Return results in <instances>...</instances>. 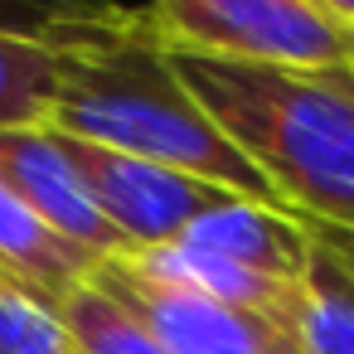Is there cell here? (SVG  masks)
I'll use <instances>...</instances> for the list:
<instances>
[{
  "mask_svg": "<svg viewBox=\"0 0 354 354\" xmlns=\"http://www.w3.org/2000/svg\"><path fill=\"white\" fill-rule=\"evenodd\" d=\"M44 127L146 165L194 175L248 204L281 209L267 175L214 127L199 97L180 83L170 54L131 35L122 25V10L112 6H97L93 25H83L59 49V88Z\"/></svg>",
  "mask_w": 354,
  "mask_h": 354,
  "instance_id": "1",
  "label": "cell"
},
{
  "mask_svg": "<svg viewBox=\"0 0 354 354\" xmlns=\"http://www.w3.org/2000/svg\"><path fill=\"white\" fill-rule=\"evenodd\" d=\"M170 64L286 214L354 233V68L301 73L199 54H170Z\"/></svg>",
  "mask_w": 354,
  "mask_h": 354,
  "instance_id": "2",
  "label": "cell"
},
{
  "mask_svg": "<svg viewBox=\"0 0 354 354\" xmlns=\"http://www.w3.org/2000/svg\"><path fill=\"white\" fill-rule=\"evenodd\" d=\"M122 25L165 54L252 68H354L349 0H160L122 10Z\"/></svg>",
  "mask_w": 354,
  "mask_h": 354,
  "instance_id": "3",
  "label": "cell"
},
{
  "mask_svg": "<svg viewBox=\"0 0 354 354\" xmlns=\"http://www.w3.org/2000/svg\"><path fill=\"white\" fill-rule=\"evenodd\" d=\"M93 286L112 296L127 315H136L170 354H301L296 335L281 320L170 286L122 252L97 262Z\"/></svg>",
  "mask_w": 354,
  "mask_h": 354,
  "instance_id": "4",
  "label": "cell"
},
{
  "mask_svg": "<svg viewBox=\"0 0 354 354\" xmlns=\"http://www.w3.org/2000/svg\"><path fill=\"white\" fill-rule=\"evenodd\" d=\"M64 151L68 160L83 170L97 209L107 214V223L136 248H170L185 238L189 223H199L204 214H214L218 204L238 199L218 185H204L194 175H180V170H165V165H146V160H131V156H117V151H102V146H88V141H73L64 136Z\"/></svg>",
  "mask_w": 354,
  "mask_h": 354,
  "instance_id": "5",
  "label": "cell"
},
{
  "mask_svg": "<svg viewBox=\"0 0 354 354\" xmlns=\"http://www.w3.org/2000/svg\"><path fill=\"white\" fill-rule=\"evenodd\" d=\"M0 180H6L59 238H68L88 257L102 262V257L131 252V243L97 209V199H93L83 170L68 160L59 131H49V127L0 131Z\"/></svg>",
  "mask_w": 354,
  "mask_h": 354,
  "instance_id": "6",
  "label": "cell"
},
{
  "mask_svg": "<svg viewBox=\"0 0 354 354\" xmlns=\"http://www.w3.org/2000/svg\"><path fill=\"white\" fill-rule=\"evenodd\" d=\"M93 6H15L0 0V131L44 127L59 88V49Z\"/></svg>",
  "mask_w": 354,
  "mask_h": 354,
  "instance_id": "7",
  "label": "cell"
},
{
  "mask_svg": "<svg viewBox=\"0 0 354 354\" xmlns=\"http://www.w3.org/2000/svg\"><path fill=\"white\" fill-rule=\"evenodd\" d=\"M97 257L59 238L6 180H0V291H15L59 315V306L88 286Z\"/></svg>",
  "mask_w": 354,
  "mask_h": 354,
  "instance_id": "8",
  "label": "cell"
},
{
  "mask_svg": "<svg viewBox=\"0 0 354 354\" xmlns=\"http://www.w3.org/2000/svg\"><path fill=\"white\" fill-rule=\"evenodd\" d=\"M180 243L199 248V252H214L223 262L252 267L262 277H281V281H301V272L310 262V228L296 214L248 204V199L218 204L214 214L189 223Z\"/></svg>",
  "mask_w": 354,
  "mask_h": 354,
  "instance_id": "9",
  "label": "cell"
},
{
  "mask_svg": "<svg viewBox=\"0 0 354 354\" xmlns=\"http://www.w3.org/2000/svg\"><path fill=\"white\" fill-rule=\"evenodd\" d=\"M127 262H136L141 272L170 281V286H185L194 296H209V301H223V306H243V310H257L267 320H281L291 330L296 320V296H301V281H281V277H262L252 267H238V262H223L214 252H199V248H185V243H170V248H136V252H122ZM296 335V330H291Z\"/></svg>",
  "mask_w": 354,
  "mask_h": 354,
  "instance_id": "10",
  "label": "cell"
},
{
  "mask_svg": "<svg viewBox=\"0 0 354 354\" xmlns=\"http://www.w3.org/2000/svg\"><path fill=\"white\" fill-rule=\"evenodd\" d=\"M291 330L301 354H354V272L315 238V228H310V262L301 272Z\"/></svg>",
  "mask_w": 354,
  "mask_h": 354,
  "instance_id": "11",
  "label": "cell"
},
{
  "mask_svg": "<svg viewBox=\"0 0 354 354\" xmlns=\"http://www.w3.org/2000/svg\"><path fill=\"white\" fill-rule=\"evenodd\" d=\"M59 320L68 330L73 354H170L136 315H127L112 296H102L93 281L78 286L64 306Z\"/></svg>",
  "mask_w": 354,
  "mask_h": 354,
  "instance_id": "12",
  "label": "cell"
},
{
  "mask_svg": "<svg viewBox=\"0 0 354 354\" xmlns=\"http://www.w3.org/2000/svg\"><path fill=\"white\" fill-rule=\"evenodd\" d=\"M0 354H73V344L54 310L0 291Z\"/></svg>",
  "mask_w": 354,
  "mask_h": 354,
  "instance_id": "13",
  "label": "cell"
},
{
  "mask_svg": "<svg viewBox=\"0 0 354 354\" xmlns=\"http://www.w3.org/2000/svg\"><path fill=\"white\" fill-rule=\"evenodd\" d=\"M301 223H306V218H301ZM310 228H315V223H310ZM315 238H320V243H325V248H330V252H335V257L354 272V233H339V228H315Z\"/></svg>",
  "mask_w": 354,
  "mask_h": 354,
  "instance_id": "14",
  "label": "cell"
},
{
  "mask_svg": "<svg viewBox=\"0 0 354 354\" xmlns=\"http://www.w3.org/2000/svg\"><path fill=\"white\" fill-rule=\"evenodd\" d=\"M349 6H354V0H349Z\"/></svg>",
  "mask_w": 354,
  "mask_h": 354,
  "instance_id": "15",
  "label": "cell"
}]
</instances>
